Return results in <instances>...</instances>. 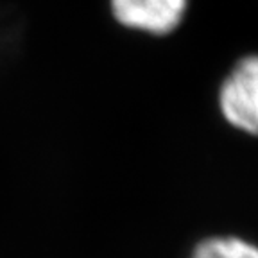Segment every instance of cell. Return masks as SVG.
<instances>
[{"label": "cell", "instance_id": "cell-1", "mask_svg": "<svg viewBox=\"0 0 258 258\" xmlns=\"http://www.w3.org/2000/svg\"><path fill=\"white\" fill-rule=\"evenodd\" d=\"M188 0H108L113 24L122 31L167 36L183 22Z\"/></svg>", "mask_w": 258, "mask_h": 258}, {"label": "cell", "instance_id": "cell-2", "mask_svg": "<svg viewBox=\"0 0 258 258\" xmlns=\"http://www.w3.org/2000/svg\"><path fill=\"white\" fill-rule=\"evenodd\" d=\"M222 117L233 127L258 137V56L240 59L219 92Z\"/></svg>", "mask_w": 258, "mask_h": 258}, {"label": "cell", "instance_id": "cell-3", "mask_svg": "<svg viewBox=\"0 0 258 258\" xmlns=\"http://www.w3.org/2000/svg\"><path fill=\"white\" fill-rule=\"evenodd\" d=\"M190 258H258V246L246 238L219 235L199 242Z\"/></svg>", "mask_w": 258, "mask_h": 258}]
</instances>
